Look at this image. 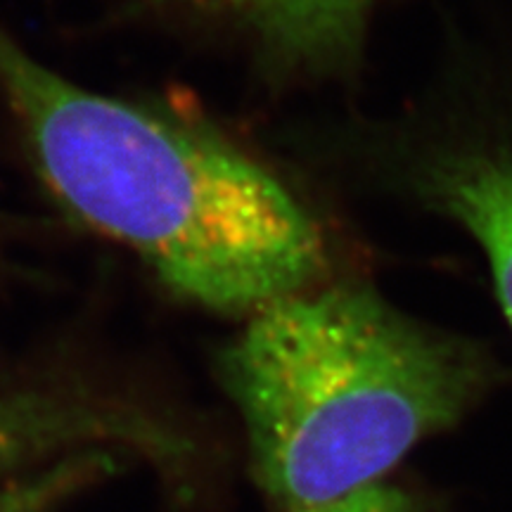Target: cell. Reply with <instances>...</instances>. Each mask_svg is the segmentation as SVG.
I'll list each match as a JSON object with an SVG mask.
<instances>
[{
	"label": "cell",
	"mask_w": 512,
	"mask_h": 512,
	"mask_svg": "<svg viewBox=\"0 0 512 512\" xmlns=\"http://www.w3.org/2000/svg\"><path fill=\"white\" fill-rule=\"evenodd\" d=\"M0 98L64 209L190 302L254 316L323 273L316 221L266 166L219 133L67 79L3 24Z\"/></svg>",
	"instance_id": "obj_1"
},
{
	"label": "cell",
	"mask_w": 512,
	"mask_h": 512,
	"mask_svg": "<svg viewBox=\"0 0 512 512\" xmlns=\"http://www.w3.org/2000/svg\"><path fill=\"white\" fill-rule=\"evenodd\" d=\"M256 482L283 512L387 482L494 387L479 344L418 323L368 285L280 299L221 356Z\"/></svg>",
	"instance_id": "obj_2"
},
{
	"label": "cell",
	"mask_w": 512,
	"mask_h": 512,
	"mask_svg": "<svg viewBox=\"0 0 512 512\" xmlns=\"http://www.w3.org/2000/svg\"><path fill=\"white\" fill-rule=\"evenodd\" d=\"M91 451H126L174 470L192 446L171 422L133 401L64 384L0 382V479Z\"/></svg>",
	"instance_id": "obj_3"
},
{
	"label": "cell",
	"mask_w": 512,
	"mask_h": 512,
	"mask_svg": "<svg viewBox=\"0 0 512 512\" xmlns=\"http://www.w3.org/2000/svg\"><path fill=\"white\" fill-rule=\"evenodd\" d=\"M169 15L230 29L290 74L354 67L377 0H150Z\"/></svg>",
	"instance_id": "obj_4"
},
{
	"label": "cell",
	"mask_w": 512,
	"mask_h": 512,
	"mask_svg": "<svg viewBox=\"0 0 512 512\" xmlns=\"http://www.w3.org/2000/svg\"><path fill=\"white\" fill-rule=\"evenodd\" d=\"M411 188L477 240L512 328V145L439 147L411 166Z\"/></svg>",
	"instance_id": "obj_5"
},
{
	"label": "cell",
	"mask_w": 512,
	"mask_h": 512,
	"mask_svg": "<svg viewBox=\"0 0 512 512\" xmlns=\"http://www.w3.org/2000/svg\"><path fill=\"white\" fill-rule=\"evenodd\" d=\"M292 512H437L432 498L394 482H380L337 501Z\"/></svg>",
	"instance_id": "obj_6"
}]
</instances>
